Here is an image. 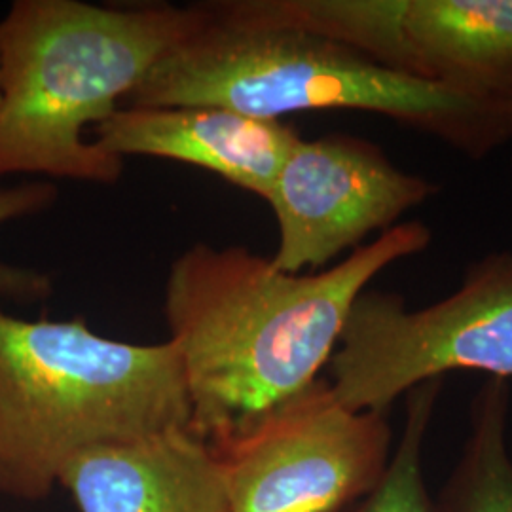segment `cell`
Wrapping results in <instances>:
<instances>
[{
  "label": "cell",
  "instance_id": "cell-1",
  "mask_svg": "<svg viewBox=\"0 0 512 512\" xmlns=\"http://www.w3.org/2000/svg\"><path fill=\"white\" fill-rule=\"evenodd\" d=\"M431 239L429 226L404 220L313 274L279 272L238 245L198 243L177 256L164 310L183 363L190 429L207 442L220 439L313 384L357 296Z\"/></svg>",
  "mask_w": 512,
  "mask_h": 512
},
{
  "label": "cell",
  "instance_id": "cell-2",
  "mask_svg": "<svg viewBox=\"0 0 512 512\" xmlns=\"http://www.w3.org/2000/svg\"><path fill=\"white\" fill-rule=\"evenodd\" d=\"M128 101L129 107H220L262 120L361 110L433 137L471 160H484L512 139L507 97L401 73L325 38L238 25L213 12Z\"/></svg>",
  "mask_w": 512,
  "mask_h": 512
},
{
  "label": "cell",
  "instance_id": "cell-3",
  "mask_svg": "<svg viewBox=\"0 0 512 512\" xmlns=\"http://www.w3.org/2000/svg\"><path fill=\"white\" fill-rule=\"evenodd\" d=\"M209 19L205 4L16 0L0 21V177L116 183L124 160L86 131Z\"/></svg>",
  "mask_w": 512,
  "mask_h": 512
},
{
  "label": "cell",
  "instance_id": "cell-4",
  "mask_svg": "<svg viewBox=\"0 0 512 512\" xmlns=\"http://www.w3.org/2000/svg\"><path fill=\"white\" fill-rule=\"evenodd\" d=\"M179 351L93 332L84 317L27 321L0 306V495L40 501L93 448L190 427Z\"/></svg>",
  "mask_w": 512,
  "mask_h": 512
},
{
  "label": "cell",
  "instance_id": "cell-5",
  "mask_svg": "<svg viewBox=\"0 0 512 512\" xmlns=\"http://www.w3.org/2000/svg\"><path fill=\"white\" fill-rule=\"evenodd\" d=\"M329 361L330 389L353 412H382L450 372L512 378V249L467 266L458 291L412 310L404 296L363 291Z\"/></svg>",
  "mask_w": 512,
  "mask_h": 512
},
{
  "label": "cell",
  "instance_id": "cell-6",
  "mask_svg": "<svg viewBox=\"0 0 512 512\" xmlns=\"http://www.w3.org/2000/svg\"><path fill=\"white\" fill-rule=\"evenodd\" d=\"M382 412H353L317 378L211 440L234 512H332L372 490L391 459Z\"/></svg>",
  "mask_w": 512,
  "mask_h": 512
},
{
  "label": "cell",
  "instance_id": "cell-7",
  "mask_svg": "<svg viewBox=\"0 0 512 512\" xmlns=\"http://www.w3.org/2000/svg\"><path fill=\"white\" fill-rule=\"evenodd\" d=\"M439 192L406 173L384 150L351 135L300 139L281 165L264 202L272 207L279 243L272 266L285 274L321 272L336 256L384 234Z\"/></svg>",
  "mask_w": 512,
  "mask_h": 512
},
{
  "label": "cell",
  "instance_id": "cell-8",
  "mask_svg": "<svg viewBox=\"0 0 512 512\" xmlns=\"http://www.w3.org/2000/svg\"><path fill=\"white\" fill-rule=\"evenodd\" d=\"M112 156H150L196 165L266 200L275 177L302 139L281 120L220 107H126L90 131Z\"/></svg>",
  "mask_w": 512,
  "mask_h": 512
},
{
  "label": "cell",
  "instance_id": "cell-9",
  "mask_svg": "<svg viewBox=\"0 0 512 512\" xmlns=\"http://www.w3.org/2000/svg\"><path fill=\"white\" fill-rule=\"evenodd\" d=\"M57 484L78 512H234L219 459L190 427L78 454Z\"/></svg>",
  "mask_w": 512,
  "mask_h": 512
},
{
  "label": "cell",
  "instance_id": "cell-10",
  "mask_svg": "<svg viewBox=\"0 0 512 512\" xmlns=\"http://www.w3.org/2000/svg\"><path fill=\"white\" fill-rule=\"evenodd\" d=\"M404 31L425 78L511 97L512 0H408Z\"/></svg>",
  "mask_w": 512,
  "mask_h": 512
},
{
  "label": "cell",
  "instance_id": "cell-11",
  "mask_svg": "<svg viewBox=\"0 0 512 512\" xmlns=\"http://www.w3.org/2000/svg\"><path fill=\"white\" fill-rule=\"evenodd\" d=\"M207 6L230 23L325 38L389 69L425 78L404 31L408 0H224Z\"/></svg>",
  "mask_w": 512,
  "mask_h": 512
},
{
  "label": "cell",
  "instance_id": "cell-12",
  "mask_svg": "<svg viewBox=\"0 0 512 512\" xmlns=\"http://www.w3.org/2000/svg\"><path fill=\"white\" fill-rule=\"evenodd\" d=\"M509 403L511 389L503 378H488L478 389L469 412V437L435 499L437 512H512Z\"/></svg>",
  "mask_w": 512,
  "mask_h": 512
},
{
  "label": "cell",
  "instance_id": "cell-13",
  "mask_svg": "<svg viewBox=\"0 0 512 512\" xmlns=\"http://www.w3.org/2000/svg\"><path fill=\"white\" fill-rule=\"evenodd\" d=\"M444 380H429L406 393L403 435L378 484L332 512H437L423 475V450Z\"/></svg>",
  "mask_w": 512,
  "mask_h": 512
},
{
  "label": "cell",
  "instance_id": "cell-14",
  "mask_svg": "<svg viewBox=\"0 0 512 512\" xmlns=\"http://www.w3.org/2000/svg\"><path fill=\"white\" fill-rule=\"evenodd\" d=\"M57 188L46 181L2 186L0 188V226L12 220L23 219L52 207ZM54 281L50 275L35 268L0 262V300L14 304H35L50 298Z\"/></svg>",
  "mask_w": 512,
  "mask_h": 512
},
{
  "label": "cell",
  "instance_id": "cell-15",
  "mask_svg": "<svg viewBox=\"0 0 512 512\" xmlns=\"http://www.w3.org/2000/svg\"><path fill=\"white\" fill-rule=\"evenodd\" d=\"M509 101H511V105H512V95H511V97H509Z\"/></svg>",
  "mask_w": 512,
  "mask_h": 512
},
{
  "label": "cell",
  "instance_id": "cell-16",
  "mask_svg": "<svg viewBox=\"0 0 512 512\" xmlns=\"http://www.w3.org/2000/svg\"><path fill=\"white\" fill-rule=\"evenodd\" d=\"M511 169H512V164H511Z\"/></svg>",
  "mask_w": 512,
  "mask_h": 512
}]
</instances>
